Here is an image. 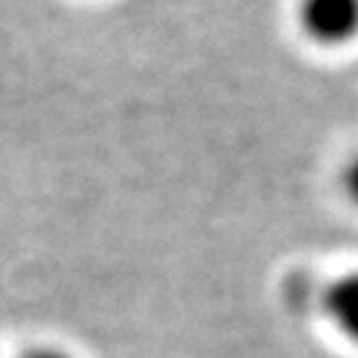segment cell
<instances>
[{"instance_id": "3", "label": "cell", "mask_w": 358, "mask_h": 358, "mask_svg": "<svg viewBox=\"0 0 358 358\" xmlns=\"http://www.w3.org/2000/svg\"><path fill=\"white\" fill-rule=\"evenodd\" d=\"M343 183H345V194L348 199L358 205V154L348 162L345 167V176H343Z\"/></svg>"}, {"instance_id": "2", "label": "cell", "mask_w": 358, "mask_h": 358, "mask_svg": "<svg viewBox=\"0 0 358 358\" xmlns=\"http://www.w3.org/2000/svg\"><path fill=\"white\" fill-rule=\"evenodd\" d=\"M321 308L337 332L358 348V268L340 273L321 292Z\"/></svg>"}, {"instance_id": "4", "label": "cell", "mask_w": 358, "mask_h": 358, "mask_svg": "<svg viewBox=\"0 0 358 358\" xmlns=\"http://www.w3.org/2000/svg\"><path fill=\"white\" fill-rule=\"evenodd\" d=\"M19 358H75V356L59 345H35V348H27Z\"/></svg>"}, {"instance_id": "1", "label": "cell", "mask_w": 358, "mask_h": 358, "mask_svg": "<svg viewBox=\"0 0 358 358\" xmlns=\"http://www.w3.org/2000/svg\"><path fill=\"white\" fill-rule=\"evenodd\" d=\"M300 24L321 45H343L358 35V0H303Z\"/></svg>"}]
</instances>
